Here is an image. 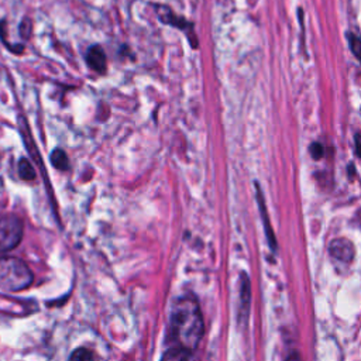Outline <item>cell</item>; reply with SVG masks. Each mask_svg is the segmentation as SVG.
<instances>
[{
    "label": "cell",
    "mask_w": 361,
    "mask_h": 361,
    "mask_svg": "<svg viewBox=\"0 0 361 361\" xmlns=\"http://www.w3.org/2000/svg\"><path fill=\"white\" fill-rule=\"evenodd\" d=\"M350 47L355 58L361 61V38L355 35H350Z\"/></svg>",
    "instance_id": "12"
},
{
    "label": "cell",
    "mask_w": 361,
    "mask_h": 361,
    "mask_svg": "<svg viewBox=\"0 0 361 361\" xmlns=\"http://www.w3.org/2000/svg\"><path fill=\"white\" fill-rule=\"evenodd\" d=\"M85 59H86L87 66L92 71H94V72H97L100 75L106 73V71H107V58H106L104 49L100 45L94 44V45L89 47L87 51H86Z\"/></svg>",
    "instance_id": "5"
},
{
    "label": "cell",
    "mask_w": 361,
    "mask_h": 361,
    "mask_svg": "<svg viewBox=\"0 0 361 361\" xmlns=\"http://www.w3.org/2000/svg\"><path fill=\"white\" fill-rule=\"evenodd\" d=\"M354 144H355V152L357 155L361 158V134H357L355 138H354Z\"/></svg>",
    "instance_id": "15"
},
{
    "label": "cell",
    "mask_w": 361,
    "mask_h": 361,
    "mask_svg": "<svg viewBox=\"0 0 361 361\" xmlns=\"http://www.w3.org/2000/svg\"><path fill=\"white\" fill-rule=\"evenodd\" d=\"M310 152H312L313 158L319 159L323 155V147L319 142H314V144L310 145Z\"/></svg>",
    "instance_id": "14"
},
{
    "label": "cell",
    "mask_w": 361,
    "mask_h": 361,
    "mask_svg": "<svg viewBox=\"0 0 361 361\" xmlns=\"http://www.w3.org/2000/svg\"><path fill=\"white\" fill-rule=\"evenodd\" d=\"M171 333L176 347L193 353L204 333L203 316L195 298H178L171 310Z\"/></svg>",
    "instance_id": "1"
},
{
    "label": "cell",
    "mask_w": 361,
    "mask_h": 361,
    "mask_svg": "<svg viewBox=\"0 0 361 361\" xmlns=\"http://www.w3.org/2000/svg\"><path fill=\"white\" fill-rule=\"evenodd\" d=\"M20 31H21V35L24 37V38H28L30 37V32H31V20L28 18V17H25L23 21H21V24H20Z\"/></svg>",
    "instance_id": "13"
},
{
    "label": "cell",
    "mask_w": 361,
    "mask_h": 361,
    "mask_svg": "<svg viewBox=\"0 0 361 361\" xmlns=\"http://www.w3.org/2000/svg\"><path fill=\"white\" fill-rule=\"evenodd\" d=\"M68 361H94V354L85 347H79L69 355Z\"/></svg>",
    "instance_id": "11"
},
{
    "label": "cell",
    "mask_w": 361,
    "mask_h": 361,
    "mask_svg": "<svg viewBox=\"0 0 361 361\" xmlns=\"http://www.w3.org/2000/svg\"><path fill=\"white\" fill-rule=\"evenodd\" d=\"M7 23H6V20H0V38H1V41H3V44L10 49V52H13V54H23V51H24V45H21V44H18V45H11L8 41H7Z\"/></svg>",
    "instance_id": "10"
},
{
    "label": "cell",
    "mask_w": 361,
    "mask_h": 361,
    "mask_svg": "<svg viewBox=\"0 0 361 361\" xmlns=\"http://www.w3.org/2000/svg\"><path fill=\"white\" fill-rule=\"evenodd\" d=\"M155 10H157V16H158V18H159L161 23L168 24V25H172V27H175V28L183 31V32L188 35V38H189V41H190V45H192L193 48L197 47L196 37H195V34H193V24H192V23H189V21L185 20V18H182L180 16H176L168 6L158 4V6L155 7Z\"/></svg>",
    "instance_id": "4"
},
{
    "label": "cell",
    "mask_w": 361,
    "mask_h": 361,
    "mask_svg": "<svg viewBox=\"0 0 361 361\" xmlns=\"http://www.w3.org/2000/svg\"><path fill=\"white\" fill-rule=\"evenodd\" d=\"M161 361H192V353L180 347L169 348L161 358Z\"/></svg>",
    "instance_id": "8"
},
{
    "label": "cell",
    "mask_w": 361,
    "mask_h": 361,
    "mask_svg": "<svg viewBox=\"0 0 361 361\" xmlns=\"http://www.w3.org/2000/svg\"><path fill=\"white\" fill-rule=\"evenodd\" d=\"M330 255L341 262H350L354 258V245L347 238H336L329 247Z\"/></svg>",
    "instance_id": "6"
},
{
    "label": "cell",
    "mask_w": 361,
    "mask_h": 361,
    "mask_svg": "<svg viewBox=\"0 0 361 361\" xmlns=\"http://www.w3.org/2000/svg\"><path fill=\"white\" fill-rule=\"evenodd\" d=\"M23 233L24 224L17 214H0V258L20 244Z\"/></svg>",
    "instance_id": "3"
},
{
    "label": "cell",
    "mask_w": 361,
    "mask_h": 361,
    "mask_svg": "<svg viewBox=\"0 0 361 361\" xmlns=\"http://www.w3.org/2000/svg\"><path fill=\"white\" fill-rule=\"evenodd\" d=\"M51 164L58 171H68L69 169V157L62 148H55L49 155Z\"/></svg>",
    "instance_id": "7"
},
{
    "label": "cell",
    "mask_w": 361,
    "mask_h": 361,
    "mask_svg": "<svg viewBox=\"0 0 361 361\" xmlns=\"http://www.w3.org/2000/svg\"><path fill=\"white\" fill-rule=\"evenodd\" d=\"M17 169H18V175L23 180H34L37 178L35 168L32 166L31 161L27 159V158H20L18 159Z\"/></svg>",
    "instance_id": "9"
},
{
    "label": "cell",
    "mask_w": 361,
    "mask_h": 361,
    "mask_svg": "<svg viewBox=\"0 0 361 361\" xmlns=\"http://www.w3.org/2000/svg\"><path fill=\"white\" fill-rule=\"evenodd\" d=\"M32 282V272L27 264L14 257L0 258V289L4 292H20Z\"/></svg>",
    "instance_id": "2"
}]
</instances>
